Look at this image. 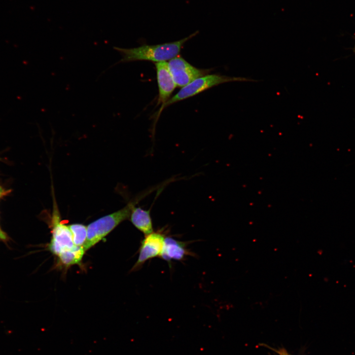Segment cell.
Masks as SVG:
<instances>
[{
  "label": "cell",
  "mask_w": 355,
  "mask_h": 355,
  "mask_svg": "<svg viewBox=\"0 0 355 355\" xmlns=\"http://www.w3.org/2000/svg\"><path fill=\"white\" fill-rule=\"evenodd\" d=\"M53 207L51 217L52 238L48 248L58 256L61 252L73 248L75 245L69 226L61 220L56 204Z\"/></svg>",
  "instance_id": "277c9868"
},
{
  "label": "cell",
  "mask_w": 355,
  "mask_h": 355,
  "mask_svg": "<svg viewBox=\"0 0 355 355\" xmlns=\"http://www.w3.org/2000/svg\"><path fill=\"white\" fill-rule=\"evenodd\" d=\"M198 33V31L179 40L157 45L143 44L132 48L114 47L122 58L117 64L136 61H150L156 63L166 62L177 56L183 45Z\"/></svg>",
  "instance_id": "6da1fadb"
},
{
  "label": "cell",
  "mask_w": 355,
  "mask_h": 355,
  "mask_svg": "<svg viewBox=\"0 0 355 355\" xmlns=\"http://www.w3.org/2000/svg\"><path fill=\"white\" fill-rule=\"evenodd\" d=\"M159 95L157 105L163 106L169 99L177 85L170 72L168 62L156 63Z\"/></svg>",
  "instance_id": "52a82bcc"
},
{
  "label": "cell",
  "mask_w": 355,
  "mask_h": 355,
  "mask_svg": "<svg viewBox=\"0 0 355 355\" xmlns=\"http://www.w3.org/2000/svg\"><path fill=\"white\" fill-rule=\"evenodd\" d=\"M165 238V235L159 231L152 232L145 235L141 242L138 260L132 267L131 271L138 270L148 260L160 257L163 250Z\"/></svg>",
  "instance_id": "8992f818"
},
{
  "label": "cell",
  "mask_w": 355,
  "mask_h": 355,
  "mask_svg": "<svg viewBox=\"0 0 355 355\" xmlns=\"http://www.w3.org/2000/svg\"><path fill=\"white\" fill-rule=\"evenodd\" d=\"M69 227L71 232L73 244L76 246H83L87 236V227L81 224H72Z\"/></svg>",
  "instance_id": "8fae6325"
},
{
  "label": "cell",
  "mask_w": 355,
  "mask_h": 355,
  "mask_svg": "<svg viewBox=\"0 0 355 355\" xmlns=\"http://www.w3.org/2000/svg\"><path fill=\"white\" fill-rule=\"evenodd\" d=\"M185 242L165 237L163 250L160 257L168 262L172 260L181 261L191 254L186 247Z\"/></svg>",
  "instance_id": "ba28073f"
},
{
  "label": "cell",
  "mask_w": 355,
  "mask_h": 355,
  "mask_svg": "<svg viewBox=\"0 0 355 355\" xmlns=\"http://www.w3.org/2000/svg\"><path fill=\"white\" fill-rule=\"evenodd\" d=\"M130 218L134 226L145 236L153 232L150 209L146 210L135 206L132 210Z\"/></svg>",
  "instance_id": "9c48e42d"
},
{
  "label": "cell",
  "mask_w": 355,
  "mask_h": 355,
  "mask_svg": "<svg viewBox=\"0 0 355 355\" xmlns=\"http://www.w3.org/2000/svg\"><path fill=\"white\" fill-rule=\"evenodd\" d=\"M280 354V355H288L284 351H281Z\"/></svg>",
  "instance_id": "4fadbf2b"
},
{
  "label": "cell",
  "mask_w": 355,
  "mask_h": 355,
  "mask_svg": "<svg viewBox=\"0 0 355 355\" xmlns=\"http://www.w3.org/2000/svg\"><path fill=\"white\" fill-rule=\"evenodd\" d=\"M234 81L257 82V80L246 77H232L217 74H207L199 77L182 87L175 96L170 98L163 106L160 107L156 114V122L162 110L169 106L193 97L214 86L226 82Z\"/></svg>",
  "instance_id": "3957f363"
},
{
  "label": "cell",
  "mask_w": 355,
  "mask_h": 355,
  "mask_svg": "<svg viewBox=\"0 0 355 355\" xmlns=\"http://www.w3.org/2000/svg\"><path fill=\"white\" fill-rule=\"evenodd\" d=\"M168 65L177 86L181 87L210 72L209 70L198 69L193 66L178 56L169 60Z\"/></svg>",
  "instance_id": "5b68a950"
},
{
  "label": "cell",
  "mask_w": 355,
  "mask_h": 355,
  "mask_svg": "<svg viewBox=\"0 0 355 355\" xmlns=\"http://www.w3.org/2000/svg\"><path fill=\"white\" fill-rule=\"evenodd\" d=\"M85 252L83 246H75L73 248L61 252L58 256L63 264L70 266L79 264Z\"/></svg>",
  "instance_id": "30bf717a"
},
{
  "label": "cell",
  "mask_w": 355,
  "mask_h": 355,
  "mask_svg": "<svg viewBox=\"0 0 355 355\" xmlns=\"http://www.w3.org/2000/svg\"><path fill=\"white\" fill-rule=\"evenodd\" d=\"M8 193V191L5 190L4 189H3L0 186V198L6 195Z\"/></svg>",
  "instance_id": "7c38bea8"
},
{
  "label": "cell",
  "mask_w": 355,
  "mask_h": 355,
  "mask_svg": "<svg viewBox=\"0 0 355 355\" xmlns=\"http://www.w3.org/2000/svg\"><path fill=\"white\" fill-rule=\"evenodd\" d=\"M142 197V195L138 197L122 209L90 223L87 227V239L83 246L85 251L95 246L120 223L129 218L133 208Z\"/></svg>",
  "instance_id": "7a4b0ae2"
}]
</instances>
